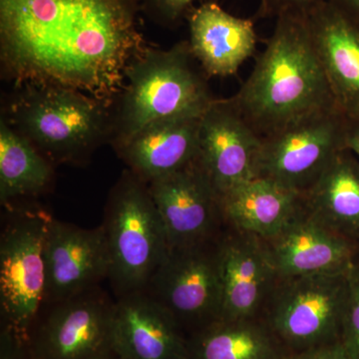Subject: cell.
I'll return each instance as SVG.
<instances>
[{
	"label": "cell",
	"mask_w": 359,
	"mask_h": 359,
	"mask_svg": "<svg viewBox=\"0 0 359 359\" xmlns=\"http://www.w3.org/2000/svg\"><path fill=\"white\" fill-rule=\"evenodd\" d=\"M140 13L141 0H0L2 73L114 102L146 48Z\"/></svg>",
	"instance_id": "obj_1"
},
{
	"label": "cell",
	"mask_w": 359,
	"mask_h": 359,
	"mask_svg": "<svg viewBox=\"0 0 359 359\" xmlns=\"http://www.w3.org/2000/svg\"><path fill=\"white\" fill-rule=\"evenodd\" d=\"M230 99L261 137L313 113L337 108L306 13L276 18L254 70Z\"/></svg>",
	"instance_id": "obj_2"
},
{
	"label": "cell",
	"mask_w": 359,
	"mask_h": 359,
	"mask_svg": "<svg viewBox=\"0 0 359 359\" xmlns=\"http://www.w3.org/2000/svg\"><path fill=\"white\" fill-rule=\"evenodd\" d=\"M194 59L189 42L168 50L146 46L133 59L113 102V147L153 123L204 114L215 98Z\"/></svg>",
	"instance_id": "obj_3"
},
{
	"label": "cell",
	"mask_w": 359,
	"mask_h": 359,
	"mask_svg": "<svg viewBox=\"0 0 359 359\" xmlns=\"http://www.w3.org/2000/svg\"><path fill=\"white\" fill-rule=\"evenodd\" d=\"M4 119L52 164H84L111 141L113 102L55 86L16 87Z\"/></svg>",
	"instance_id": "obj_4"
},
{
	"label": "cell",
	"mask_w": 359,
	"mask_h": 359,
	"mask_svg": "<svg viewBox=\"0 0 359 359\" xmlns=\"http://www.w3.org/2000/svg\"><path fill=\"white\" fill-rule=\"evenodd\" d=\"M101 226L115 297L145 290L169 245L148 184L128 169L110 191Z\"/></svg>",
	"instance_id": "obj_5"
},
{
	"label": "cell",
	"mask_w": 359,
	"mask_h": 359,
	"mask_svg": "<svg viewBox=\"0 0 359 359\" xmlns=\"http://www.w3.org/2000/svg\"><path fill=\"white\" fill-rule=\"evenodd\" d=\"M351 271L278 278L261 318L290 353L339 340Z\"/></svg>",
	"instance_id": "obj_6"
},
{
	"label": "cell",
	"mask_w": 359,
	"mask_h": 359,
	"mask_svg": "<svg viewBox=\"0 0 359 359\" xmlns=\"http://www.w3.org/2000/svg\"><path fill=\"white\" fill-rule=\"evenodd\" d=\"M6 209L0 236V323L26 337L45 302V243L51 215L15 205Z\"/></svg>",
	"instance_id": "obj_7"
},
{
	"label": "cell",
	"mask_w": 359,
	"mask_h": 359,
	"mask_svg": "<svg viewBox=\"0 0 359 359\" xmlns=\"http://www.w3.org/2000/svg\"><path fill=\"white\" fill-rule=\"evenodd\" d=\"M115 299L101 285L44 304L26 339L36 359H113Z\"/></svg>",
	"instance_id": "obj_8"
},
{
	"label": "cell",
	"mask_w": 359,
	"mask_h": 359,
	"mask_svg": "<svg viewBox=\"0 0 359 359\" xmlns=\"http://www.w3.org/2000/svg\"><path fill=\"white\" fill-rule=\"evenodd\" d=\"M219 237L168 250L143 290L173 316L188 337L221 320Z\"/></svg>",
	"instance_id": "obj_9"
},
{
	"label": "cell",
	"mask_w": 359,
	"mask_h": 359,
	"mask_svg": "<svg viewBox=\"0 0 359 359\" xmlns=\"http://www.w3.org/2000/svg\"><path fill=\"white\" fill-rule=\"evenodd\" d=\"M347 119L337 108L318 111L262 137L257 177L304 195L346 149Z\"/></svg>",
	"instance_id": "obj_10"
},
{
	"label": "cell",
	"mask_w": 359,
	"mask_h": 359,
	"mask_svg": "<svg viewBox=\"0 0 359 359\" xmlns=\"http://www.w3.org/2000/svg\"><path fill=\"white\" fill-rule=\"evenodd\" d=\"M169 249L216 240L226 230L221 197L196 160L148 183Z\"/></svg>",
	"instance_id": "obj_11"
},
{
	"label": "cell",
	"mask_w": 359,
	"mask_h": 359,
	"mask_svg": "<svg viewBox=\"0 0 359 359\" xmlns=\"http://www.w3.org/2000/svg\"><path fill=\"white\" fill-rule=\"evenodd\" d=\"M262 137L229 99H215L201 117L197 161L219 196L256 178Z\"/></svg>",
	"instance_id": "obj_12"
},
{
	"label": "cell",
	"mask_w": 359,
	"mask_h": 359,
	"mask_svg": "<svg viewBox=\"0 0 359 359\" xmlns=\"http://www.w3.org/2000/svg\"><path fill=\"white\" fill-rule=\"evenodd\" d=\"M221 320L261 318L278 273L264 238L226 226L219 240Z\"/></svg>",
	"instance_id": "obj_13"
},
{
	"label": "cell",
	"mask_w": 359,
	"mask_h": 359,
	"mask_svg": "<svg viewBox=\"0 0 359 359\" xmlns=\"http://www.w3.org/2000/svg\"><path fill=\"white\" fill-rule=\"evenodd\" d=\"M44 304L62 301L99 287L109 275L102 226L84 229L51 216L47 226Z\"/></svg>",
	"instance_id": "obj_14"
},
{
	"label": "cell",
	"mask_w": 359,
	"mask_h": 359,
	"mask_svg": "<svg viewBox=\"0 0 359 359\" xmlns=\"http://www.w3.org/2000/svg\"><path fill=\"white\" fill-rule=\"evenodd\" d=\"M266 245L278 278L349 273L355 266L353 238L301 211Z\"/></svg>",
	"instance_id": "obj_15"
},
{
	"label": "cell",
	"mask_w": 359,
	"mask_h": 359,
	"mask_svg": "<svg viewBox=\"0 0 359 359\" xmlns=\"http://www.w3.org/2000/svg\"><path fill=\"white\" fill-rule=\"evenodd\" d=\"M306 15L335 106L348 121H358L359 18L330 0H323Z\"/></svg>",
	"instance_id": "obj_16"
},
{
	"label": "cell",
	"mask_w": 359,
	"mask_h": 359,
	"mask_svg": "<svg viewBox=\"0 0 359 359\" xmlns=\"http://www.w3.org/2000/svg\"><path fill=\"white\" fill-rule=\"evenodd\" d=\"M114 344L121 359H188V335L145 290L116 297Z\"/></svg>",
	"instance_id": "obj_17"
},
{
	"label": "cell",
	"mask_w": 359,
	"mask_h": 359,
	"mask_svg": "<svg viewBox=\"0 0 359 359\" xmlns=\"http://www.w3.org/2000/svg\"><path fill=\"white\" fill-rule=\"evenodd\" d=\"M191 51L209 76H231L256 50L255 22L205 2L187 15Z\"/></svg>",
	"instance_id": "obj_18"
},
{
	"label": "cell",
	"mask_w": 359,
	"mask_h": 359,
	"mask_svg": "<svg viewBox=\"0 0 359 359\" xmlns=\"http://www.w3.org/2000/svg\"><path fill=\"white\" fill-rule=\"evenodd\" d=\"M201 117L153 123L115 147L116 153L145 183L174 173L197 160Z\"/></svg>",
	"instance_id": "obj_19"
},
{
	"label": "cell",
	"mask_w": 359,
	"mask_h": 359,
	"mask_svg": "<svg viewBox=\"0 0 359 359\" xmlns=\"http://www.w3.org/2000/svg\"><path fill=\"white\" fill-rule=\"evenodd\" d=\"M221 197L224 223L236 230L269 238L301 211V194L271 180L256 177Z\"/></svg>",
	"instance_id": "obj_20"
},
{
	"label": "cell",
	"mask_w": 359,
	"mask_h": 359,
	"mask_svg": "<svg viewBox=\"0 0 359 359\" xmlns=\"http://www.w3.org/2000/svg\"><path fill=\"white\" fill-rule=\"evenodd\" d=\"M313 216L346 237L359 238V159L347 149L335 155L302 195Z\"/></svg>",
	"instance_id": "obj_21"
},
{
	"label": "cell",
	"mask_w": 359,
	"mask_h": 359,
	"mask_svg": "<svg viewBox=\"0 0 359 359\" xmlns=\"http://www.w3.org/2000/svg\"><path fill=\"white\" fill-rule=\"evenodd\" d=\"M289 353L262 318H222L188 337V359H285Z\"/></svg>",
	"instance_id": "obj_22"
},
{
	"label": "cell",
	"mask_w": 359,
	"mask_h": 359,
	"mask_svg": "<svg viewBox=\"0 0 359 359\" xmlns=\"http://www.w3.org/2000/svg\"><path fill=\"white\" fill-rule=\"evenodd\" d=\"M54 178L53 164L25 137L0 121V201L8 207L21 198L44 193Z\"/></svg>",
	"instance_id": "obj_23"
},
{
	"label": "cell",
	"mask_w": 359,
	"mask_h": 359,
	"mask_svg": "<svg viewBox=\"0 0 359 359\" xmlns=\"http://www.w3.org/2000/svg\"><path fill=\"white\" fill-rule=\"evenodd\" d=\"M340 344L351 359H359V266L349 275V294L342 320Z\"/></svg>",
	"instance_id": "obj_24"
},
{
	"label": "cell",
	"mask_w": 359,
	"mask_h": 359,
	"mask_svg": "<svg viewBox=\"0 0 359 359\" xmlns=\"http://www.w3.org/2000/svg\"><path fill=\"white\" fill-rule=\"evenodd\" d=\"M196 0H141L142 13L158 25L173 27L187 18Z\"/></svg>",
	"instance_id": "obj_25"
},
{
	"label": "cell",
	"mask_w": 359,
	"mask_h": 359,
	"mask_svg": "<svg viewBox=\"0 0 359 359\" xmlns=\"http://www.w3.org/2000/svg\"><path fill=\"white\" fill-rule=\"evenodd\" d=\"M0 359H36L26 337L9 325L0 323Z\"/></svg>",
	"instance_id": "obj_26"
},
{
	"label": "cell",
	"mask_w": 359,
	"mask_h": 359,
	"mask_svg": "<svg viewBox=\"0 0 359 359\" xmlns=\"http://www.w3.org/2000/svg\"><path fill=\"white\" fill-rule=\"evenodd\" d=\"M323 0H261L257 15L278 16L289 13H308Z\"/></svg>",
	"instance_id": "obj_27"
},
{
	"label": "cell",
	"mask_w": 359,
	"mask_h": 359,
	"mask_svg": "<svg viewBox=\"0 0 359 359\" xmlns=\"http://www.w3.org/2000/svg\"><path fill=\"white\" fill-rule=\"evenodd\" d=\"M285 359H351L339 340L311 347L304 351H292Z\"/></svg>",
	"instance_id": "obj_28"
},
{
	"label": "cell",
	"mask_w": 359,
	"mask_h": 359,
	"mask_svg": "<svg viewBox=\"0 0 359 359\" xmlns=\"http://www.w3.org/2000/svg\"><path fill=\"white\" fill-rule=\"evenodd\" d=\"M344 146L359 159V120L358 121L347 120Z\"/></svg>",
	"instance_id": "obj_29"
},
{
	"label": "cell",
	"mask_w": 359,
	"mask_h": 359,
	"mask_svg": "<svg viewBox=\"0 0 359 359\" xmlns=\"http://www.w3.org/2000/svg\"><path fill=\"white\" fill-rule=\"evenodd\" d=\"M346 11L347 13L353 14L355 18H359V0H330Z\"/></svg>",
	"instance_id": "obj_30"
},
{
	"label": "cell",
	"mask_w": 359,
	"mask_h": 359,
	"mask_svg": "<svg viewBox=\"0 0 359 359\" xmlns=\"http://www.w3.org/2000/svg\"><path fill=\"white\" fill-rule=\"evenodd\" d=\"M113 359H121V358H113Z\"/></svg>",
	"instance_id": "obj_31"
}]
</instances>
